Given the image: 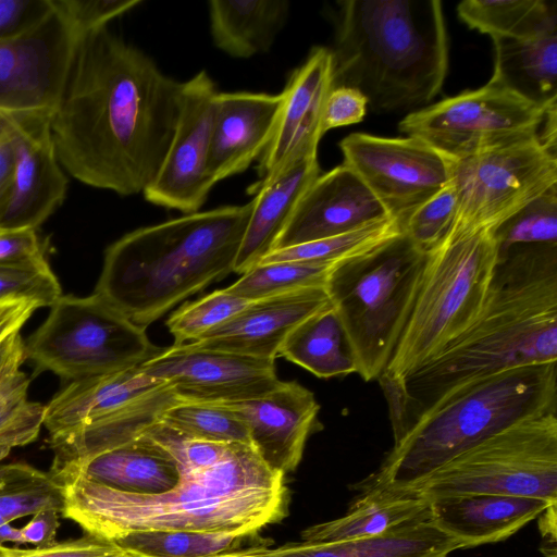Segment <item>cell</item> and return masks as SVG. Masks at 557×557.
<instances>
[{"label": "cell", "instance_id": "1", "mask_svg": "<svg viewBox=\"0 0 557 557\" xmlns=\"http://www.w3.org/2000/svg\"><path fill=\"white\" fill-rule=\"evenodd\" d=\"M182 84L108 26L82 36L51 117L61 166L95 188L144 194L173 139Z\"/></svg>", "mask_w": 557, "mask_h": 557}, {"label": "cell", "instance_id": "2", "mask_svg": "<svg viewBox=\"0 0 557 557\" xmlns=\"http://www.w3.org/2000/svg\"><path fill=\"white\" fill-rule=\"evenodd\" d=\"M557 362V244L517 247L498 261L475 321L411 373L379 384L394 443L444 398L505 370Z\"/></svg>", "mask_w": 557, "mask_h": 557}, {"label": "cell", "instance_id": "3", "mask_svg": "<svg viewBox=\"0 0 557 557\" xmlns=\"http://www.w3.org/2000/svg\"><path fill=\"white\" fill-rule=\"evenodd\" d=\"M64 518L87 534L113 541L140 530H186L257 536L287 513L285 474L271 469L252 444L234 443L215 466L181 474L171 490L131 494L79 475L59 481Z\"/></svg>", "mask_w": 557, "mask_h": 557}, {"label": "cell", "instance_id": "4", "mask_svg": "<svg viewBox=\"0 0 557 557\" xmlns=\"http://www.w3.org/2000/svg\"><path fill=\"white\" fill-rule=\"evenodd\" d=\"M252 205L187 213L125 234L107 248L95 293L146 330L234 272Z\"/></svg>", "mask_w": 557, "mask_h": 557}, {"label": "cell", "instance_id": "5", "mask_svg": "<svg viewBox=\"0 0 557 557\" xmlns=\"http://www.w3.org/2000/svg\"><path fill=\"white\" fill-rule=\"evenodd\" d=\"M333 87L358 89L377 113L428 104L448 69V37L438 0L337 3Z\"/></svg>", "mask_w": 557, "mask_h": 557}, {"label": "cell", "instance_id": "6", "mask_svg": "<svg viewBox=\"0 0 557 557\" xmlns=\"http://www.w3.org/2000/svg\"><path fill=\"white\" fill-rule=\"evenodd\" d=\"M550 412H557V362L497 372L423 414L393 444L379 469L352 488L367 495L408 487L497 432Z\"/></svg>", "mask_w": 557, "mask_h": 557}, {"label": "cell", "instance_id": "7", "mask_svg": "<svg viewBox=\"0 0 557 557\" xmlns=\"http://www.w3.org/2000/svg\"><path fill=\"white\" fill-rule=\"evenodd\" d=\"M428 252L403 231L364 252L337 261L324 288L352 348L358 374L377 380L408 321Z\"/></svg>", "mask_w": 557, "mask_h": 557}, {"label": "cell", "instance_id": "8", "mask_svg": "<svg viewBox=\"0 0 557 557\" xmlns=\"http://www.w3.org/2000/svg\"><path fill=\"white\" fill-rule=\"evenodd\" d=\"M497 263L490 231L449 234L429 251L408 321L377 381L411 373L462 334L484 307Z\"/></svg>", "mask_w": 557, "mask_h": 557}, {"label": "cell", "instance_id": "9", "mask_svg": "<svg viewBox=\"0 0 557 557\" xmlns=\"http://www.w3.org/2000/svg\"><path fill=\"white\" fill-rule=\"evenodd\" d=\"M557 412L521 420L457 455L417 483L371 496L433 500L492 494L557 504Z\"/></svg>", "mask_w": 557, "mask_h": 557}, {"label": "cell", "instance_id": "10", "mask_svg": "<svg viewBox=\"0 0 557 557\" xmlns=\"http://www.w3.org/2000/svg\"><path fill=\"white\" fill-rule=\"evenodd\" d=\"M28 338L25 357L39 368L77 381L138 367L162 347L98 294L61 296Z\"/></svg>", "mask_w": 557, "mask_h": 557}, {"label": "cell", "instance_id": "11", "mask_svg": "<svg viewBox=\"0 0 557 557\" xmlns=\"http://www.w3.org/2000/svg\"><path fill=\"white\" fill-rule=\"evenodd\" d=\"M450 183L457 197V214L449 234L494 232L557 186V153L536 136L450 159Z\"/></svg>", "mask_w": 557, "mask_h": 557}, {"label": "cell", "instance_id": "12", "mask_svg": "<svg viewBox=\"0 0 557 557\" xmlns=\"http://www.w3.org/2000/svg\"><path fill=\"white\" fill-rule=\"evenodd\" d=\"M549 106L487 83L410 112L398 128L449 159H461L539 136Z\"/></svg>", "mask_w": 557, "mask_h": 557}, {"label": "cell", "instance_id": "13", "mask_svg": "<svg viewBox=\"0 0 557 557\" xmlns=\"http://www.w3.org/2000/svg\"><path fill=\"white\" fill-rule=\"evenodd\" d=\"M339 148L351 169L400 224L450 184V159L413 137L346 136Z\"/></svg>", "mask_w": 557, "mask_h": 557}, {"label": "cell", "instance_id": "14", "mask_svg": "<svg viewBox=\"0 0 557 557\" xmlns=\"http://www.w3.org/2000/svg\"><path fill=\"white\" fill-rule=\"evenodd\" d=\"M78 40L54 7L36 27L0 40V114L52 116Z\"/></svg>", "mask_w": 557, "mask_h": 557}, {"label": "cell", "instance_id": "15", "mask_svg": "<svg viewBox=\"0 0 557 557\" xmlns=\"http://www.w3.org/2000/svg\"><path fill=\"white\" fill-rule=\"evenodd\" d=\"M218 90L202 70L182 84L180 114L168 153L145 190L147 201L184 214L201 209L214 186L208 173Z\"/></svg>", "mask_w": 557, "mask_h": 557}, {"label": "cell", "instance_id": "16", "mask_svg": "<svg viewBox=\"0 0 557 557\" xmlns=\"http://www.w3.org/2000/svg\"><path fill=\"white\" fill-rule=\"evenodd\" d=\"M140 368L170 385L183 403H239L260 397L282 382L274 360L187 345L161 348Z\"/></svg>", "mask_w": 557, "mask_h": 557}, {"label": "cell", "instance_id": "17", "mask_svg": "<svg viewBox=\"0 0 557 557\" xmlns=\"http://www.w3.org/2000/svg\"><path fill=\"white\" fill-rule=\"evenodd\" d=\"M2 115L12 135L14 166L0 230H36L62 203L67 187L52 138V116Z\"/></svg>", "mask_w": 557, "mask_h": 557}, {"label": "cell", "instance_id": "18", "mask_svg": "<svg viewBox=\"0 0 557 557\" xmlns=\"http://www.w3.org/2000/svg\"><path fill=\"white\" fill-rule=\"evenodd\" d=\"M392 218L347 165L320 174L297 205L273 250L351 232Z\"/></svg>", "mask_w": 557, "mask_h": 557}, {"label": "cell", "instance_id": "19", "mask_svg": "<svg viewBox=\"0 0 557 557\" xmlns=\"http://www.w3.org/2000/svg\"><path fill=\"white\" fill-rule=\"evenodd\" d=\"M332 88V52L314 47L282 91L283 104L273 137L259 159L260 181L292 159L318 153L324 106Z\"/></svg>", "mask_w": 557, "mask_h": 557}, {"label": "cell", "instance_id": "20", "mask_svg": "<svg viewBox=\"0 0 557 557\" xmlns=\"http://www.w3.org/2000/svg\"><path fill=\"white\" fill-rule=\"evenodd\" d=\"M223 405L244 420L252 446L271 469L286 474L298 467L318 424L320 405L311 391L282 381L260 397Z\"/></svg>", "mask_w": 557, "mask_h": 557}, {"label": "cell", "instance_id": "21", "mask_svg": "<svg viewBox=\"0 0 557 557\" xmlns=\"http://www.w3.org/2000/svg\"><path fill=\"white\" fill-rule=\"evenodd\" d=\"M330 304L323 286L257 299L199 341L184 345L275 361L287 335L300 322Z\"/></svg>", "mask_w": 557, "mask_h": 557}, {"label": "cell", "instance_id": "22", "mask_svg": "<svg viewBox=\"0 0 557 557\" xmlns=\"http://www.w3.org/2000/svg\"><path fill=\"white\" fill-rule=\"evenodd\" d=\"M282 104V92H218L208 164L214 185L260 159L273 137Z\"/></svg>", "mask_w": 557, "mask_h": 557}, {"label": "cell", "instance_id": "23", "mask_svg": "<svg viewBox=\"0 0 557 557\" xmlns=\"http://www.w3.org/2000/svg\"><path fill=\"white\" fill-rule=\"evenodd\" d=\"M430 520L462 548L507 540L557 505L535 497L471 494L430 500Z\"/></svg>", "mask_w": 557, "mask_h": 557}, {"label": "cell", "instance_id": "24", "mask_svg": "<svg viewBox=\"0 0 557 557\" xmlns=\"http://www.w3.org/2000/svg\"><path fill=\"white\" fill-rule=\"evenodd\" d=\"M321 174L318 153L299 156L251 187L252 210L234 263L243 274L268 253L312 182Z\"/></svg>", "mask_w": 557, "mask_h": 557}, {"label": "cell", "instance_id": "25", "mask_svg": "<svg viewBox=\"0 0 557 557\" xmlns=\"http://www.w3.org/2000/svg\"><path fill=\"white\" fill-rule=\"evenodd\" d=\"M55 481L72 475L116 491L153 495L173 488L181 480L175 461L144 435L90 457L51 468Z\"/></svg>", "mask_w": 557, "mask_h": 557}, {"label": "cell", "instance_id": "26", "mask_svg": "<svg viewBox=\"0 0 557 557\" xmlns=\"http://www.w3.org/2000/svg\"><path fill=\"white\" fill-rule=\"evenodd\" d=\"M165 384L138 367L72 381L45 405L44 425L50 437L97 421Z\"/></svg>", "mask_w": 557, "mask_h": 557}, {"label": "cell", "instance_id": "27", "mask_svg": "<svg viewBox=\"0 0 557 557\" xmlns=\"http://www.w3.org/2000/svg\"><path fill=\"white\" fill-rule=\"evenodd\" d=\"M488 83L542 107L557 102V21L521 37L493 39Z\"/></svg>", "mask_w": 557, "mask_h": 557}, {"label": "cell", "instance_id": "28", "mask_svg": "<svg viewBox=\"0 0 557 557\" xmlns=\"http://www.w3.org/2000/svg\"><path fill=\"white\" fill-rule=\"evenodd\" d=\"M462 549L430 519L408 522L382 535L334 543H287L247 548L250 557H438Z\"/></svg>", "mask_w": 557, "mask_h": 557}, {"label": "cell", "instance_id": "29", "mask_svg": "<svg viewBox=\"0 0 557 557\" xmlns=\"http://www.w3.org/2000/svg\"><path fill=\"white\" fill-rule=\"evenodd\" d=\"M180 403L166 383L134 403L70 433L49 438L59 468L135 440Z\"/></svg>", "mask_w": 557, "mask_h": 557}, {"label": "cell", "instance_id": "30", "mask_svg": "<svg viewBox=\"0 0 557 557\" xmlns=\"http://www.w3.org/2000/svg\"><path fill=\"white\" fill-rule=\"evenodd\" d=\"M289 14L286 0L209 2L210 33L214 45L233 58L268 52Z\"/></svg>", "mask_w": 557, "mask_h": 557}, {"label": "cell", "instance_id": "31", "mask_svg": "<svg viewBox=\"0 0 557 557\" xmlns=\"http://www.w3.org/2000/svg\"><path fill=\"white\" fill-rule=\"evenodd\" d=\"M277 357L321 379L358 372L349 339L332 304L300 322L283 342Z\"/></svg>", "mask_w": 557, "mask_h": 557}, {"label": "cell", "instance_id": "32", "mask_svg": "<svg viewBox=\"0 0 557 557\" xmlns=\"http://www.w3.org/2000/svg\"><path fill=\"white\" fill-rule=\"evenodd\" d=\"M430 519V503L405 497L357 495L337 519L306 528L305 543H334L382 535L408 522Z\"/></svg>", "mask_w": 557, "mask_h": 557}, {"label": "cell", "instance_id": "33", "mask_svg": "<svg viewBox=\"0 0 557 557\" xmlns=\"http://www.w3.org/2000/svg\"><path fill=\"white\" fill-rule=\"evenodd\" d=\"M457 13L471 29L492 39L527 36L557 21L556 2L547 0H466Z\"/></svg>", "mask_w": 557, "mask_h": 557}, {"label": "cell", "instance_id": "34", "mask_svg": "<svg viewBox=\"0 0 557 557\" xmlns=\"http://www.w3.org/2000/svg\"><path fill=\"white\" fill-rule=\"evenodd\" d=\"M248 535L186 530H140L112 542L131 557H212L240 549Z\"/></svg>", "mask_w": 557, "mask_h": 557}, {"label": "cell", "instance_id": "35", "mask_svg": "<svg viewBox=\"0 0 557 557\" xmlns=\"http://www.w3.org/2000/svg\"><path fill=\"white\" fill-rule=\"evenodd\" d=\"M63 486L27 463L0 465V525L42 510L62 513Z\"/></svg>", "mask_w": 557, "mask_h": 557}, {"label": "cell", "instance_id": "36", "mask_svg": "<svg viewBox=\"0 0 557 557\" xmlns=\"http://www.w3.org/2000/svg\"><path fill=\"white\" fill-rule=\"evenodd\" d=\"M401 233L400 222L395 218H387L337 236L272 250L259 263H335L364 252Z\"/></svg>", "mask_w": 557, "mask_h": 557}, {"label": "cell", "instance_id": "37", "mask_svg": "<svg viewBox=\"0 0 557 557\" xmlns=\"http://www.w3.org/2000/svg\"><path fill=\"white\" fill-rule=\"evenodd\" d=\"M20 368L0 377V460L35 441L44 425L45 405L28 400L29 380Z\"/></svg>", "mask_w": 557, "mask_h": 557}, {"label": "cell", "instance_id": "38", "mask_svg": "<svg viewBox=\"0 0 557 557\" xmlns=\"http://www.w3.org/2000/svg\"><path fill=\"white\" fill-rule=\"evenodd\" d=\"M160 421L193 440L251 444L244 420L223 404L180 401L169 407Z\"/></svg>", "mask_w": 557, "mask_h": 557}, {"label": "cell", "instance_id": "39", "mask_svg": "<svg viewBox=\"0 0 557 557\" xmlns=\"http://www.w3.org/2000/svg\"><path fill=\"white\" fill-rule=\"evenodd\" d=\"M335 263H258L244 272L235 283L226 287V290L245 300L253 301L299 288L324 287Z\"/></svg>", "mask_w": 557, "mask_h": 557}, {"label": "cell", "instance_id": "40", "mask_svg": "<svg viewBox=\"0 0 557 557\" xmlns=\"http://www.w3.org/2000/svg\"><path fill=\"white\" fill-rule=\"evenodd\" d=\"M493 234L498 261L517 247L557 244V186L528 203Z\"/></svg>", "mask_w": 557, "mask_h": 557}, {"label": "cell", "instance_id": "41", "mask_svg": "<svg viewBox=\"0 0 557 557\" xmlns=\"http://www.w3.org/2000/svg\"><path fill=\"white\" fill-rule=\"evenodd\" d=\"M249 302L223 288L183 305L165 322L173 335V345L199 341L240 312Z\"/></svg>", "mask_w": 557, "mask_h": 557}, {"label": "cell", "instance_id": "42", "mask_svg": "<svg viewBox=\"0 0 557 557\" xmlns=\"http://www.w3.org/2000/svg\"><path fill=\"white\" fill-rule=\"evenodd\" d=\"M457 214V197L450 183L411 211L401 222L404 233L429 252L448 236Z\"/></svg>", "mask_w": 557, "mask_h": 557}, {"label": "cell", "instance_id": "43", "mask_svg": "<svg viewBox=\"0 0 557 557\" xmlns=\"http://www.w3.org/2000/svg\"><path fill=\"white\" fill-rule=\"evenodd\" d=\"M141 435L169 455L177 465L181 474L215 466L227 456L234 444L193 440L160 420L150 425Z\"/></svg>", "mask_w": 557, "mask_h": 557}, {"label": "cell", "instance_id": "44", "mask_svg": "<svg viewBox=\"0 0 557 557\" xmlns=\"http://www.w3.org/2000/svg\"><path fill=\"white\" fill-rule=\"evenodd\" d=\"M62 296L47 260L23 265H0V304L28 300L50 307Z\"/></svg>", "mask_w": 557, "mask_h": 557}, {"label": "cell", "instance_id": "45", "mask_svg": "<svg viewBox=\"0 0 557 557\" xmlns=\"http://www.w3.org/2000/svg\"><path fill=\"white\" fill-rule=\"evenodd\" d=\"M54 9L69 26L82 36L108 26V24L133 10L140 0H52Z\"/></svg>", "mask_w": 557, "mask_h": 557}, {"label": "cell", "instance_id": "46", "mask_svg": "<svg viewBox=\"0 0 557 557\" xmlns=\"http://www.w3.org/2000/svg\"><path fill=\"white\" fill-rule=\"evenodd\" d=\"M7 557H131L114 542L85 533L84 536L54 542L47 546H36L32 549L12 547Z\"/></svg>", "mask_w": 557, "mask_h": 557}, {"label": "cell", "instance_id": "47", "mask_svg": "<svg viewBox=\"0 0 557 557\" xmlns=\"http://www.w3.org/2000/svg\"><path fill=\"white\" fill-rule=\"evenodd\" d=\"M52 12V0H0V40L36 27Z\"/></svg>", "mask_w": 557, "mask_h": 557}, {"label": "cell", "instance_id": "48", "mask_svg": "<svg viewBox=\"0 0 557 557\" xmlns=\"http://www.w3.org/2000/svg\"><path fill=\"white\" fill-rule=\"evenodd\" d=\"M368 109L367 98L356 88L333 87L326 98L323 117V135L335 127L360 123Z\"/></svg>", "mask_w": 557, "mask_h": 557}, {"label": "cell", "instance_id": "49", "mask_svg": "<svg viewBox=\"0 0 557 557\" xmlns=\"http://www.w3.org/2000/svg\"><path fill=\"white\" fill-rule=\"evenodd\" d=\"M46 260L36 230H0V265H23Z\"/></svg>", "mask_w": 557, "mask_h": 557}, {"label": "cell", "instance_id": "50", "mask_svg": "<svg viewBox=\"0 0 557 557\" xmlns=\"http://www.w3.org/2000/svg\"><path fill=\"white\" fill-rule=\"evenodd\" d=\"M59 513L55 510H42L35 513L32 520L21 529L24 542L36 546L53 544L60 525Z\"/></svg>", "mask_w": 557, "mask_h": 557}, {"label": "cell", "instance_id": "51", "mask_svg": "<svg viewBox=\"0 0 557 557\" xmlns=\"http://www.w3.org/2000/svg\"><path fill=\"white\" fill-rule=\"evenodd\" d=\"M13 145L10 127L0 114V213L8 201L13 181Z\"/></svg>", "mask_w": 557, "mask_h": 557}, {"label": "cell", "instance_id": "52", "mask_svg": "<svg viewBox=\"0 0 557 557\" xmlns=\"http://www.w3.org/2000/svg\"><path fill=\"white\" fill-rule=\"evenodd\" d=\"M24 359L25 348L17 331L0 344V377L10 369L21 366Z\"/></svg>", "mask_w": 557, "mask_h": 557}, {"label": "cell", "instance_id": "53", "mask_svg": "<svg viewBox=\"0 0 557 557\" xmlns=\"http://www.w3.org/2000/svg\"><path fill=\"white\" fill-rule=\"evenodd\" d=\"M4 542L24 544L22 530L10 525V523L0 525V545H3Z\"/></svg>", "mask_w": 557, "mask_h": 557}, {"label": "cell", "instance_id": "54", "mask_svg": "<svg viewBox=\"0 0 557 557\" xmlns=\"http://www.w3.org/2000/svg\"><path fill=\"white\" fill-rule=\"evenodd\" d=\"M212 557H250V556L248 554L247 548H245V549H238V550H234V552H230V553H225V554H221V555H216V556H212Z\"/></svg>", "mask_w": 557, "mask_h": 557}, {"label": "cell", "instance_id": "55", "mask_svg": "<svg viewBox=\"0 0 557 557\" xmlns=\"http://www.w3.org/2000/svg\"><path fill=\"white\" fill-rule=\"evenodd\" d=\"M12 552V547L0 545V557H7Z\"/></svg>", "mask_w": 557, "mask_h": 557}, {"label": "cell", "instance_id": "56", "mask_svg": "<svg viewBox=\"0 0 557 557\" xmlns=\"http://www.w3.org/2000/svg\"><path fill=\"white\" fill-rule=\"evenodd\" d=\"M10 302V301H9ZM8 302L0 304V309Z\"/></svg>", "mask_w": 557, "mask_h": 557}, {"label": "cell", "instance_id": "57", "mask_svg": "<svg viewBox=\"0 0 557 557\" xmlns=\"http://www.w3.org/2000/svg\"><path fill=\"white\" fill-rule=\"evenodd\" d=\"M438 557H448V555H446V556H438Z\"/></svg>", "mask_w": 557, "mask_h": 557}]
</instances>
